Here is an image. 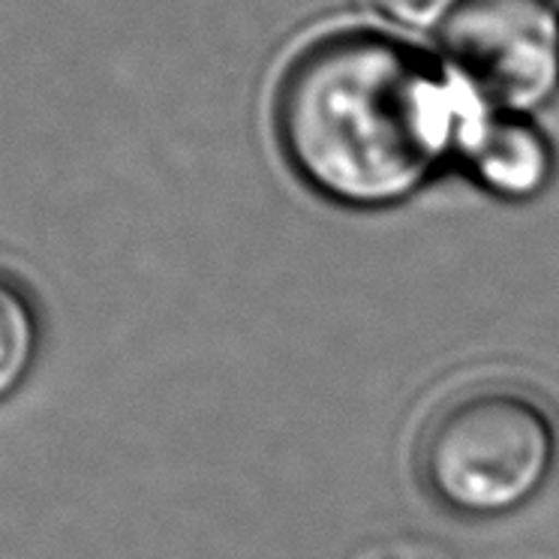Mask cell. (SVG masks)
I'll use <instances>...</instances> for the list:
<instances>
[{"instance_id": "6da1fadb", "label": "cell", "mask_w": 559, "mask_h": 559, "mask_svg": "<svg viewBox=\"0 0 559 559\" xmlns=\"http://www.w3.org/2000/svg\"><path fill=\"white\" fill-rule=\"evenodd\" d=\"M475 106L401 43L341 34L289 67L274 123L289 166L313 193L379 211L413 199L457 157Z\"/></svg>"}, {"instance_id": "7a4b0ae2", "label": "cell", "mask_w": 559, "mask_h": 559, "mask_svg": "<svg viewBox=\"0 0 559 559\" xmlns=\"http://www.w3.org/2000/svg\"><path fill=\"white\" fill-rule=\"evenodd\" d=\"M557 425L533 394L485 385L457 394L421 433L418 473L439 506L463 518H502L547 485Z\"/></svg>"}, {"instance_id": "3957f363", "label": "cell", "mask_w": 559, "mask_h": 559, "mask_svg": "<svg viewBox=\"0 0 559 559\" xmlns=\"http://www.w3.org/2000/svg\"><path fill=\"white\" fill-rule=\"evenodd\" d=\"M445 75L487 111L526 115L559 87L554 0H463L439 27Z\"/></svg>"}, {"instance_id": "277c9868", "label": "cell", "mask_w": 559, "mask_h": 559, "mask_svg": "<svg viewBox=\"0 0 559 559\" xmlns=\"http://www.w3.org/2000/svg\"><path fill=\"white\" fill-rule=\"evenodd\" d=\"M457 163L485 193L526 202L554 178V147L526 115H502L475 106L463 123Z\"/></svg>"}, {"instance_id": "5b68a950", "label": "cell", "mask_w": 559, "mask_h": 559, "mask_svg": "<svg viewBox=\"0 0 559 559\" xmlns=\"http://www.w3.org/2000/svg\"><path fill=\"white\" fill-rule=\"evenodd\" d=\"M43 322L25 286L0 271V403L22 389L37 365Z\"/></svg>"}, {"instance_id": "8992f818", "label": "cell", "mask_w": 559, "mask_h": 559, "mask_svg": "<svg viewBox=\"0 0 559 559\" xmlns=\"http://www.w3.org/2000/svg\"><path fill=\"white\" fill-rule=\"evenodd\" d=\"M358 3H365L370 13L382 15L394 25L409 27V31H430V27L445 25L463 0H358Z\"/></svg>"}]
</instances>
